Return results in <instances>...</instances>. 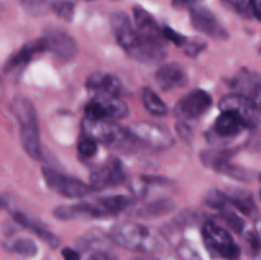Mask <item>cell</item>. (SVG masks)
Returning <instances> with one entry per match:
<instances>
[{
    "label": "cell",
    "mask_w": 261,
    "mask_h": 260,
    "mask_svg": "<svg viewBox=\"0 0 261 260\" xmlns=\"http://www.w3.org/2000/svg\"><path fill=\"white\" fill-rule=\"evenodd\" d=\"M110 22H111L117 43L133 59L147 64L158 63L165 59L166 50L163 47V43L154 42V41L143 37L125 13H112Z\"/></svg>",
    "instance_id": "6da1fadb"
},
{
    "label": "cell",
    "mask_w": 261,
    "mask_h": 260,
    "mask_svg": "<svg viewBox=\"0 0 261 260\" xmlns=\"http://www.w3.org/2000/svg\"><path fill=\"white\" fill-rule=\"evenodd\" d=\"M110 237L115 244L132 251L150 254L160 251L162 247L160 239L149 228L134 222H122L114 226Z\"/></svg>",
    "instance_id": "7a4b0ae2"
},
{
    "label": "cell",
    "mask_w": 261,
    "mask_h": 260,
    "mask_svg": "<svg viewBox=\"0 0 261 260\" xmlns=\"http://www.w3.org/2000/svg\"><path fill=\"white\" fill-rule=\"evenodd\" d=\"M13 112L18 119L20 126V140L25 153L32 160H42L40 129L37 122V112L32 102L27 98L19 97L13 103Z\"/></svg>",
    "instance_id": "3957f363"
},
{
    "label": "cell",
    "mask_w": 261,
    "mask_h": 260,
    "mask_svg": "<svg viewBox=\"0 0 261 260\" xmlns=\"http://www.w3.org/2000/svg\"><path fill=\"white\" fill-rule=\"evenodd\" d=\"M83 134L96 143L107 147H124L135 139L129 130L119 126L112 120H88L82 121Z\"/></svg>",
    "instance_id": "277c9868"
},
{
    "label": "cell",
    "mask_w": 261,
    "mask_h": 260,
    "mask_svg": "<svg viewBox=\"0 0 261 260\" xmlns=\"http://www.w3.org/2000/svg\"><path fill=\"white\" fill-rule=\"evenodd\" d=\"M204 245L214 256L223 260H239L241 249L234 242L227 229L214 222H206L203 226Z\"/></svg>",
    "instance_id": "5b68a950"
},
{
    "label": "cell",
    "mask_w": 261,
    "mask_h": 260,
    "mask_svg": "<svg viewBox=\"0 0 261 260\" xmlns=\"http://www.w3.org/2000/svg\"><path fill=\"white\" fill-rule=\"evenodd\" d=\"M42 176L46 181V185L64 198H83L93 190L91 185H87L79 178L66 176L53 168H42Z\"/></svg>",
    "instance_id": "8992f818"
},
{
    "label": "cell",
    "mask_w": 261,
    "mask_h": 260,
    "mask_svg": "<svg viewBox=\"0 0 261 260\" xmlns=\"http://www.w3.org/2000/svg\"><path fill=\"white\" fill-rule=\"evenodd\" d=\"M221 111L233 112L245 122L247 129H255L260 125L261 111L250 98L241 93H229L219 102Z\"/></svg>",
    "instance_id": "52a82bcc"
},
{
    "label": "cell",
    "mask_w": 261,
    "mask_h": 260,
    "mask_svg": "<svg viewBox=\"0 0 261 260\" xmlns=\"http://www.w3.org/2000/svg\"><path fill=\"white\" fill-rule=\"evenodd\" d=\"M127 130L135 139L140 140L150 147L166 149V148L173 145L172 134L165 126H161L154 122H135Z\"/></svg>",
    "instance_id": "ba28073f"
},
{
    "label": "cell",
    "mask_w": 261,
    "mask_h": 260,
    "mask_svg": "<svg viewBox=\"0 0 261 260\" xmlns=\"http://www.w3.org/2000/svg\"><path fill=\"white\" fill-rule=\"evenodd\" d=\"M45 51L53 54L61 61H70L78 54V45L71 36L63 31L48 30L41 37Z\"/></svg>",
    "instance_id": "9c48e42d"
},
{
    "label": "cell",
    "mask_w": 261,
    "mask_h": 260,
    "mask_svg": "<svg viewBox=\"0 0 261 260\" xmlns=\"http://www.w3.org/2000/svg\"><path fill=\"white\" fill-rule=\"evenodd\" d=\"M212 97L208 92L195 89L185 94L175 107V112L180 120H195L205 114L212 106Z\"/></svg>",
    "instance_id": "30bf717a"
},
{
    "label": "cell",
    "mask_w": 261,
    "mask_h": 260,
    "mask_svg": "<svg viewBox=\"0 0 261 260\" xmlns=\"http://www.w3.org/2000/svg\"><path fill=\"white\" fill-rule=\"evenodd\" d=\"M190 19L195 30L216 40H226L228 32L209 9L199 5L190 8Z\"/></svg>",
    "instance_id": "8fae6325"
},
{
    "label": "cell",
    "mask_w": 261,
    "mask_h": 260,
    "mask_svg": "<svg viewBox=\"0 0 261 260\" xmlns=\"http://www.w3.org/2000/svg\"><path fill=\"white\" fill-rule=\"evenodd\" d=\"M89 180H91L89 185L93 188V190L119 185L125 180L124 168L116 158H111L103 166L94 170L91 173Z\"/></svg>",
    "instance_id": "7c38bea8"
},
{
    "label": "cell",
    "mask_w": 261,
    "mask_h": 260,
    "mask_svg": "<svg viewBox=\"0 0 261 260\" xmlns=\"http://www.w3.org/2000/svg\"><path fill=\"white\" fill-rule=\"evenodd\" d=\"M157 86L162 91H173L188 84V75L182 66L176 63H168L161 66L154 76Z\"/></svg>",
    "instance_id": "4fadbf2b"
},
{
    "label": "cell",
    "mask_w": 261,
    "mask_h": 260,
    "mask_svg": "<svg viewBox=\"0 0 261 260\" xmlns=\"http://www.w3.org/2000/svg\"><path fill=\"white\" fill-rule=\"evenodd\" d=\"M233 87L237 93H241L251 99L261 111V75L244 69L233 79Z\"/></svg>",
    "instance_id": "5bb4252c"
},
{
    "label": "cell",
    "mask_w": 261,
    "mask_h": 260,
    "mask_svg": "<svg viewBox=\"0 0 261 260\" xmlns=\"http://www.w3.org/2000/svg\"><path fill=\"white\" fill-rule=\"evenodd\" d=\"M133 15H134L135 20V28L143 37L158 43L165 42L162 28L158 25L154 18L144 8L135 7L133 10Z\"/></svg>",
    "instance_id": "9a60e30c"
},
{
    "label": "cell",
    "mask_w": 261,
    "mask_h": 260,
    "mask_svg": "<svg viewBox=\"0 0 261 260\" xmlns=\"http://www.w3.org/2000/svg\"><path fill=\"white\" fill-rule=\"evenodd\" d=\"M87 88L94 94H110L120 97L122 93V84L120 79L111 74L94 73L86 82Z\"/></svg>",
    "instance_id": "2e32d148"
},
{
    "label": "cell",
    "mask_w": 261,
    "mask_h": 260,
    "mask_svg": "<svg viewBox=\"0 0 261 260\" xmlns=\"http://www.w3.org/2000/svg\"><path fill=\"white\" fill-rule=\"evenodd\" d=\"M246 125L233 112L222 111V114L217 117L214 122V132L218 137L224 139L239 137L244 130H246Z\"/></svg>",
    "instance_id": "e0dca14e"
},
{
    "label": "cell",
    "mask_w": 261,
    "mask_h": 260,
    "mask_svg": "<svg viewBox=\"0 0 261 260\" xmlns=\"http://www.w3.org/2000/svg\"><path fill=\"white\" fill-rule=\"evenodd\" d=\"M54 216L59 219H78V218H93V217H101L98 208L96 204L89 203H78L73 205H61L54 211Z\"/></svg>",
    "instance_id": "ac0fdd59"
},
{
    "label": "cell",
    "mask_w": 261,
    "mask_h": 260,
    "mask_svg": "<svg viewBox=\"0 0 261 260\" xmlns=\"http://www.w3.org/2000/svg\"><path fill=\"white\" fill-rule=\"evenodd\" d=\"M13 218H14V221L17 222L19 226H22L23 228L28 229V231H31L32 233H35L36 236L40 237L43 242H46V244L50 247H53V249H56V247L59 246V244H60V240H59V237L56 236V235H54L53 232L48 231L47 228H45V227H43L42 224L38 223V222H35L31 218H28L25 214L20 213V212H15V213L13 214Z\"/></svg>",
    "instance_id": "d6986e66"
},
{
    "label": "cell",
    "mask_w": 261,
    "mask_h": 260,
    "mask_svg": "<svg viewBox=\"0 0 261 260\" xmlns=\"http://www.w3.org/2000/svg\"><path fill=\"white\" fill-rule=\"evenodd\" d=\"M45 47H43L42 40H37L32 43H28V45L23 46L17 54L12 56L9 59V61L5 65V70H14V69L20 68V66L25 65L31 61V59L38 53H43Z\"/></svg>",
    "instance_id": "ffe728a7"
},
{
    "label": "cell",
    "mask_w": 261,
    "mask_h": 260,
    "mask_svg": "<svg viewBox=\"0 0 261 260\" xmlns=\"http://www.w3.org/2000/svg\"><path fill=\"white\" fill-rule=\"evenodd\" d=\"M132 203V199L126 195H110L98 199L96 201V206L98 208L101 217L114 216L126 209Z\"/></svg>",
    "instance_id": "44dd1931"
},
{
    "label": "cell",
    "mask_w": 261,
    "mask_h": 260,
    "mask_svg": "<svg viewBox=\"0 0 261 260\" xmlns=\"http://www.w3.org/2000/svg\"><path fill=\"white\" fill-rule=\"evenodd\" d=\"M4 246L8 251L24 257H33L38 252V247L35 244V241H32L31 239H24V237L9 240V241L5 242Z\"/></svg>",
    "instance_id": "7402d4cb"
},
{
    "label": "cell",
    "mask_w": 261,
    "mask_h": 260,
    "mask_svg": "<svg viewBox=\"0 0 261 260\" xmlns=\"http://www.w3.org/2000/svg\"><path fill=\"white\" fill-rule=\"evenodd\" d=\"M142 99L145 110L152 115H154V116H165L167 114V106H166L165 102L160 98V96L153 89H143Z\"/></svg>",
    "instance_id": "603a6c76"
},
{
    "label": "cell",
    "mask_w": 261,
    "mask_h": 260,
    "mask_svg": "<svg viewBox=\"0 0 261 260\" xmlns=\"http://www.w3.org/2000/svg\"><path fill=\"white\" fill-rule=\"evenodd\" d=\"M227 198H228L229 204L241 213L251 214L256 209L252 196L250 194L244 193V191H236L232 195H227Z\"/></svg>",
    "instance_id": "cb8c5ba5"
},
{
    "label": "cell",
    "mask_w": 261,
    "mask_h": 260,
    "mask_svg": "<svg viewBox=\"0 0 261 260\" xmlns=\"http://www.w3.org/2000/svg\"><path fill=\"white\" fill-rule=\"evenodd\" d=\"M173 203L170 200H160L154 201V203H150L148 205L143 206L138 211V216L144 217V218H149V217H158L161 214L168 213L173 209Z\"/></svg>",
    "instance_id": "d4e9b609"
},
{
    "label": "cell",
    "mask_w": 261,
    "mask_h": 260,
    "mask_svg": "<svg viewBox=\"0 0 261 260\" xmlns=\"http://www.w3.org/2000/svg\"><path fill=\"white\" fill-rule=\"evenodd\" d=\"M55 0H20L25 12L31 15H42L51 10Z\"/></svg>",
    "instance_id": "484cf974"
},
{
    "label": "cell",
    "mask_w": 261,
    "mask_h": 260,
    "mask_svg": "<svg viewBox=\"0 0 261 260\" xmlns=\"http://www.w3.org/2000/svg\"><path fill=\"white\" fill-rule=\"evenodd\" d=\"M74 4L73 0H55L51 7V12L55 13L61 19L71 20L74 17Z\"/></svg>",
    "instance_id": "4316f807"
},
{
    "label": "cell",
    "mask_w": 261,
    "mask_h": 260,
    "mask_svg": "<svg viewBox=\"0 0 261 260\" xmlns=\"http://www.w3.org/2000/svg\"><path fill=\"white\" fill-rule=\"evenodd\" d=\"M205 204L211 208L217 209V211H222L229 205V201L227 198V194L219 190H211L205 196Z\"/></svg>",
    "instance_id": "83f0119b"
},
{
    "label": "cell",
    "mask_w": 261,
    "mask_h": 260,
    "mask_svg": "<svg viewBox=\"0 0 261 260\" xmlns=\"http://www.w3.org/2000/svg\"><path fill=\"white\" fill-rule=\"evenodd\" d=\"M78 152L82 157L92 158L97 153V143L89 138H84L78 143Z\"/></svg>",
    "instance_id": "f1b7e54d"
},
{
    "label": "cell",
    "mask_w": 261,
    "mask_h": 260,
    "mask_svg": "<svg viewBox=\"0 0 261 260\" xmlns=\"http://www.w3.org/2000/svg\"><path fill=\"white\" fill-rule=\"evenodd\" d=\"M162 32H163V37H165V40L171 41V42L175 43L176 46H184L186 43V38L184 37L182 35L176 32V31H173L172 28L165 27L162 30Z\"/></svg>",
    "instance_id": "f546056e"
},
{
    "label": "cell",
    "mask_w": 261,
    "mask_h": 260,
    "mask_svg": "<svg viewBox=\"0 0 261 260\" xmlns=\"http://www.w3.org/2000/svg\"><path fill=\"white\" fill-rule=\"evenodd\" d=\"M177 252L182 260H201L198 252L188 244H180L177 247Z\"/></svg>",
    "instance_id": "4dcf8cb0"
},
{
    "label": "cell",
    "mask_w": 261,
    "mask_h": 260,
    "mask_svg": "<svg viewBox=\"0 0 261 260\" xmlns=\"http://www.w3.org/2000/svg\"><path fill=\"white\" fill-rule=\"evenodd\" d=\"M185 53L188 54L189 56H196L198 55V53H200L201 50H203L204 47V43H185Z\"/></svg>",
    "instance_id": "1f68e13d"
},
{
    "label": "cell",
    "mask_w": 261,
    "mask_h": 260,
    "mask_svg": "<svg viewBox=\"0 0 261 260\" xmlns=\"http://www.w3.org/2000/svg\"><path fill=\"white\" fill-rule=\"evenodd\" d=\"M87 260H116L114 255H111L110 252L106 251H96L93 254H91Z\"/></svg>",
    "instance_id": "d6a6232c"
},
{
    "label": "cell",
    "mask_w": 261,
    "mask_h": 260,
    "mask_svg": "<svg viewBox=\"0 0 261 260\" xmlns=\"http://www.w3.org/2000/svg\"><path fill=\"white\" fill-rule=\"evenodd\" d=\"M249 7L252 14L261 22V0H250Z\"/></svg>",
    "instance_id": "836d02e7"
},
{
    "label": "cell",
    "mask_w": 261,
    "mask_h": 260,
    "mask_svg": "<svg viewBox=\"0 0 261 260\" xmlns=\"http://www.w3.org/2000/svg\"><path fill=\"white\" fill-rule=\"evenodd\" d=\"M61 254H63L64 260H81V255H79L75 250L70 249V247L63 249Z\"/></svg>",
    "instance_id": "e575fe53"
},
{
    "label": "cell",
    "mask_w": 261,
    "mask_h": 260,
    "mask_svg": "<svg viewBox=\"0 0 261 260\" xmlns=\"http://www.w3.org/2000/svg\"><path fill=\"white\" fill-rule=\"evenodd\" d=\"M199 0H172V5L175 8H191L198 4Z\"/></svg>",
    "instance_id": "d590c367"
},
{
    "label": "cell",
    "mask_w": 261,
    "mask_h": 260,
    "mask_svg": "<svg viewBox=\"0 0 261 260\" xmlns=\"http://www.w3.org/2000/svg\"><path fill=\"white\" fill-rule=\"evenodd\" d=\"M257 233V236L260 237L261 239V219H259V221L256 222V231H255Z\"/></svg>",
    "instance_id": "8d00e7d4"
},
{
    "label": "cell",
    "mask_w": 261,
    "mask_h": 260,
    "mask_svg": "<svg viewBox=\"0 0 261 260\" xmlns=\"http://www.w3.org/2000/svg\"><path fill=\"white\" fill-rule=\"evenodd\" d=\"M254 259H255V260H261V250H260L259 252H257L256 255H255V256H254Z\"/></svg>",
    "instance_id": "74e56055"
},
{
    "label": "cell",
    "mask_w": 261,
    "mask_h": 260,
    "mask_svg": "<svg viewBox=\"0 0 261 260\" xmlns=\"http://www.w3.org/2000/svg\"><path fill=\"white\" fill-rule=\"evenodd\" d=\"M133 260H152V259H143V257H135V259Z\"/></svg>",
    "instance_id": "f35d334b"
},
{
    "label": "cell",
    "mask_w": 261,
    "mask_h": 260,
    "mask_svg": "<svg viewBox=\"0 0 261 260\" xmlns=\"http://www.w3.org/2000/svg\"><path fill=\"white\" fill-rule=\"evenodd\" d=\"M260 181H261V176H260ZM260 199H261V189H260Z\"/></svg>",
    "instance_id": "ab89813d"
},
{
    "label": "cell",
    "mask_w": 261,
    "mask_h": 260,
    "mask_svg": "<svg viewBox=\"0 0 261 260\" xmlns=\"http://www.w3.org/2000/svg\"><path fill=\"white\" fill-rule=\"evenodd\" d=\"M226 2H231V0H226Z\"/></svg>",
    "instance_id": "60d3db41"
}]
</instances>
